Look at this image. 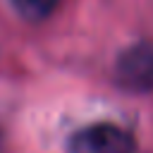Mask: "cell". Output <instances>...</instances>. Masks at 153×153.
Here are the masks:
<instances>
[{
    "instance_id": "1",
    "label": "cell",
    "mask_w": 153,
    "mask_h": 153,
    "mask_svg": "<svg viewBox=\"0 0 153 153\" xmlns=\"http://www.w3.org/2000/svg\"><path fill=\"white\" fill-rule=\"evenodd\" d=\"M69 153H136L134 139L108 122L79 129L69 141Z\"/></svg>"
},
{
    "instance_id": "2",
    "label": "cell",
    "mask_w": 153,
    "mask_h": 153,
    "mask_svg": "<svg viewBox=\"0 0 153 153\" xmlns=\"http://www.w3.org/2000/svg\"><path fill=\"white\" fill-rule=\"evenodd\" d=\"M115 79L127 91H151L153 88V48L146 43L127 48L115 67Z\"/></svg>"
},
{
    "instance_id": "3",
    "label": "cell",
    "mask_w": 153,
    "mask_h": 153,
    "mask_svg": "<svg viewBox=\"0 0 153 153\" xmlns=\"http://www.w3.org/2000/svg\"><path fill=\"white\" fill-rule=\"evenodd\" d=\"M12 2V7L24 17V19H29V22H41V19H45L53 10H55V5H57V0H10Z\"/></svg>"
},
{
    "instance_id": "4",
    "label": "cell",
    "mask_w": 153,
    "mask_h": 153,
    "mask_svg": "<svg viewBox=\"0 0 153 153\" xmlns=\"http://www.w3.org/2000/svg\"><path fill=\"white\" fill-rule=\"evenodd\" d=\"M0 153H2V139H0Z\"/></svg>"
}]
</instances>
